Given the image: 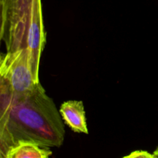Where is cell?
Masks as SVG:
<instances>
[{"label": "cell", "mask_w": 158, "mask_h": 158, "mask_svg": "<svg viewBox=\"0 0 158 158\" xmlns=\"http://www.w3.org/2000/svg\"><path fill=\"white\" fill-rule=\"evenodd\" d=\"M60 111L42 85L32 92L14 96L1 86L0 158L20 142L45 148H60L65 130Z\"/></svg>", "instance_id": "1"}, {"label": "cell", "mask_w": 158, "mask_h": 158, "mask_svg": "<svg viewBox=\"0 0 158 158\" xmlns=\"http://www.w3.org/2000/svg\"><path fill=\"white\" fill-rule=\"evenodd\" d=\"M2 39L7 51L27 49L35 75L46 43L41 0H2Z\"/></svg>", "instance_id": "2"}, {"label": "cell", "mask_w": 158, "mask_h": 158, "mask_svg": "<svg viewBox=\"0 0 158 158\" xmlns=\"http://www.w3.org/2000/svg\"><path fill=\"white\" fill-rule=\"evenodd\" d=\"M1 86L14 96H22L33 91L40 84L35 75L30 53L27 49L7 51L1 56Z\"/></svg>", "instance_id": "3"}, {"label": "cell", "mask_w": 158, "mask_h": 158, "mask_svg": "<svg viewBox=\"0 0 158 158\" xmlns=\"http://www.w3.org/2000/svg\"><path fill=\"white\" fill-rule=\"evenodd\" d=\"M60 115L63 121L76 133L88 134L86 113L82 101L69 100L61 105Z\"/></svg>", "instance_id": "4"}, {"label": "cell", "mask_w": 158, "mask_h": 158, "mask_svg": "<svg viewBox=\"0 0 158 158\" xmlns=\"http://www.w3.org/2000/svg\"><path fill=\"white\" fill-rule=\"evenodd\" d=\"M51 154L49 148H42L30 142H20L9 150L6 158H46Z\"/></svg>", "instance_id": "5"}, {"label": "cell", "mask_w": 158, "mask_h": 158, "mask_svg": "<svg viewBox=\"0 0 158 158\" xmlns=\"http://www.w3.org/2000/svg\"><path fill=\"white\" fill-rule=\"evenodd\" d=\"M123 158H155L154 154L145 151H135Z\"/></svg>", "instance_id": "6"}, {"label": "cell", "mask_w": 158, "mask_h": 158, "mask_svg": "<svg viewBox=\"0 0 158 158\" xmlns=\"http://www.w3.org/2000/svg\"><path fill=\"white\" fill-rule=\"evenodd\" d=\"M154 157H155V158H158V148L155 150V151H154Z\"/></svg>", "instance_id": "7"}, {"label": "cell", "mask_w": 158, "mask_h": 158, "mask_svg": "<svg viewBox=\"0 0 158 158\" xmlns=\"http://www.w3.org/2000/svg\"><path fill=\"white\" fill-rule=\"evenodd\" d=\"M46 158H49V157H46Z\"/></svg>", "instance_id": "8"}]
</instances>
